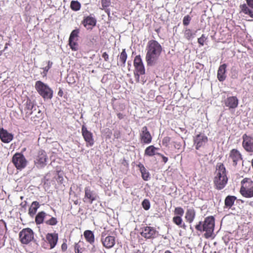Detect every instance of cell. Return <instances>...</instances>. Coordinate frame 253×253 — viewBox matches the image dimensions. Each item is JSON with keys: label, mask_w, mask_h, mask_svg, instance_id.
<instances>
[{"label": "cell", "mask_w": 253, "mask_h": 253, "mask_svg": "<svg viewBox=\"0 0 253 253\" xmlns=\"http://www.w3.org/2000/svg\"><path fill=\"white\" fill-rule=\"evenodd\" d=\"M85 197L87 199H88V200H90V201L91 202V203H92V201L96 200L95 195L89 189H87V188L86 189Z\"/></svg>", "instance_id": "1f68e13d"}, {"label": "cell", "mask_w": 253, "mask_h": 253, "mask_svg": "<svg viewBox=\"0 0 253 253\" xmlns=\"http://www.w3.org/2000/svg\"><path fill=\"white\" fill-rule=\"evenodd\" d=\"M84 237L90 243H93L95 241V236L93 232L90 230H86L84 232Z\"/></svg>", "instance_id": "d4e9b609"}, {"label": "cell", "mask_w": 253, "mask_h": 253, "mask_svg": "<svg viewBox=\"0 0 253 253\" xmlns=\"http://www.w3.org/2000/svg\"><path fill=\"white\" fill-rule=\"evenodd\" d=\"M156 231L153 227L147 226L142 228L140 230V234L147 239L152 238L155 236Z\"/></svg>", "instance_id": "4fadbf2b"}, {"label": "cell", "mask_w": 253, "mask_h": 253, "mask_svg": "<svg viewBox=\"0 0 253 253\" xmlns=\"http://www.w3.org/2000/svg\"><path fill=\"white\" fill-rule=\"evenodd\" d=\"M140 139L142 143L148 144L151 142L152 137L146 127H144L142 130L140 134Z\"/></svg>", "instance_id": "2e32d148"}, {"label": "cell", "mask_w": 253, "mask_h": 253, "mask_svg": "<svg viewBox=\"0 0 253 253\" xmlns=\"http://www.w3.org/2000/svg\"><path fill=\"white\" fill-rule=\"evenodd\" d=\"M215 227V218L213 216H208L202 224L203 231L205 232V236L208 238L211 236Z\"/></svg>", "instance_id": "5b68a950"}, {"label": "cell", "mask_w": 253, "mask_h": 253, "mask_svg": "<svg viewBox=\"0 0 253 253\" xmlns=\"http://www.w3.org/2000/svg\"><path fill=\"white\" fill-rule=\"evenodd\" d=\"M126 58H127V55L125 52V50H123L120 55L121 61L122 64H125L126 61Z\"/></svg>", "instance_id": "d6a6232c"}, {"label": "cell", "mask_w": 253, "mask_h": 253, "mask_svg": "<svg viewBox=\"0 0 253 253\" xmlns=\"http://www.w3.org/2000/svg\"><path fill=\"white\" fill-rule=\"evenodd\" d=\"M243 147L244 149L249 152H253V138L246 134L243 136Z\"/></svg>", "instance_id": "7c38bea8"}, {"label": "cell", "mask_w": 253, "mask_h": 253, "mask_svg": "<svg viewBox=\"0 0 253 253\" xmlns=\"http://www.w3.org/2000/svg\"><path fill=\"white\" fill-rule=\"evenodd\" d=\"M202 224H203V223L200 222L199 224L197 225L196 226V228L197 230H200V231H203V229H202Z\"/></svg>", "instance_id": "b9f144b4"}, {"label": "cell", "mask_w": 253, "mask_h": 253, "mask_svg": "<svg viewBox=\"0 0 253 253\" xmlns=\"http://www.w3.org/2000/svg\"><path fill=\"white\" fill-rule=\"evenodd\" d=\"M236 199V197L233 196H228L226 197L225 200V205L226 207L229 208L231 207Z\"/></svg>", "instance_id": "4316f807"}, {"label": "cell", "mask_w": 253, "mask_h": 253, "mask_svg": "<svg viewBox=\"0 0 253 253\" xmlns=\"http://www.w3.org/2000/svg\"><path fill=\"white\" fill-rule=\"evenodd\" d=\"M227 180L225 167L223 164L218 163L216 165L213 180L215 188L218 190L223 189L227 184Z\"/></svg>", "instance_id": "7a4b0ae2"}, {"label": "cell", "mask_w": 253, "mask_h": 253, "mask_svg": "<svg viewBox=\"0 0 253 253\" xmlns=\"http://www.w3.org/2000/svg\"><path fill=\"white\" fill-rule=\"evenodd\" d=\"M102 57L104 58V60H108V55L106 53L104 52V53H103V55H102Z\"/></svg>", "instance_id": "bcb514c9"}, {"label": "cell", "mask_w": 253, "mask_h": 253, "mask_svg": "<svg viewBox=\"0 0 253 253\" xmlns=\"http://www.w3.org/2000/svg\"><path fill=\"white\" fill-rule=\"evenodd\" d=\"M183 213L184 212H183V209L181 208H175V215H178L180 216H182L183 215Z\"/></svg>", "instance_id": "74e56055"}, {"label": "cell", "mask_w": 253, "mask_h": 253, "mask_svg": "<svg viewBox=\"0 0 253 253\" xmlns=\"http://www.w3.org/2000/svg\"><path fill=\"white\" fill-rule=\"evenodd\" d=\"M246 2L249 6L253 9V1H247Z\"/></svg>", "instance_id": "ee69618b"}, {"label": "cell", "mask_w": 253, "mask_h": 253, "mask_svg": "<svg viewBox=\"0 0 253 253\" xmlns=\"http://www.w3.org/2000/svg\"><path fill=\"white\" fill-rule=\"evenodd\" d=\"M230 157L232 159L235 165H236L239 160H242L241 154L236 150H232L230 153Z\"/></svg>", "instance_id": "7402d4cb"}, {"label": "cell", "mask_w": 253, "mask_h": 253, "mask_svg": "<svg viewBox=\"0 0 253 253\" xmlns=\"http://www.w3.org/2000/svg\"><path fill=\"white\" fill-rule=\"evenodd\" d=\"M134 65L135 70L138 73L140 74L141 75H144L145 74V68L140 55H137L135 57L134 61Z\"/></svg>", "instance_id": "8fae6325"}, {"label": "cell", "mask_w": 253, "mask_h": 253, "mask_svg": "<svg viewBox=\"0 0 253 253\" xmlns=\"http://www.w3.org/2000/svg\"><path fill=\"white\" fill-rule=\"evenodd\" d=\"M96 19L93 17L88 16L84 19L83 24L86 29L91 30L96 26Z\"/></svg>", "instance_id": "5bb4252c"}, {"label": "cell", "mask_w": 253, "mask_h": 253, "mask_svg": "<svg viewBox=\"0 0 253 253\" xmlns=\"http://www.w3.org/2000/svg\"><path fill=\"white\" fill-rule=\"evenodd\" d=\"M0 137L3 142L8 143L13 139L14 136L12 134L9 133L6 130L2 128L0 133Z\"/></svg>", "instance_id": "ac0fdd59"}, {"label": "cell", "mask_w": 253, "mask_h": 253, "mask_svg": "<svg viewBox=\"0 0 253 253\" xmlns=\"http://www.w3.org/2000/svg\"><path fill=\"white\" fill-rule=\"evenodd\" d=\"M165 253H172L171 252L169 251H167L165 252Z\"/></svg>", "instance_id": "7dc6e473"}, {"label": "cell", "mask_w": 253, "mask_h": 253, "mask_svg": "<svg viewBox=\"0 0 253 253\" xmlns=\"http://www.w3.org/2000/svg\"><path fill=\"white\" fill-rule=\"evenodd\" d=\"M240 193L246 198L253 197V182L250 178H245L241 182Z\"/></svg>", "instance_id": "277c9868"}, {"label": "cell", "mask_w": 253, "mask_h": 253, "mask_svg": "<svg viewBox=\"0 0 253 253\" xmlns=\"http://www.w3.org/2000/svg\"><path fill=\"white\" fill-rule=\"evenodd\" d=\"M240 9L243 13L249 15L252 18H253V11L248 8L246 4H244L240 6Z\"/></svg>", "instance_id": "83f0119b"}, {"label": "cell", "mask_w": 253, "mask_h": 253, "mask_svg": "<svg viewBox=\"0 0 253 253\" xmlns=\"http://www.w3.org/2000/svg\"><path fill=\"white\" fill-rule=\"evenodd\" d=\"M79 29H75L70 34L69 39V45L72 50L76 51L78 49V39H79Z\"/></svg>", "instance_id": "ba28073f"}, {"label": "cell", "mask_w": 253, "mask_h": 253, "mask_svg": "<svg viewBox=\"0 0 253 253\" xmlns=\"http://www.w3.org/2000/svg\"><path fill=\"white\" fill-rule=\"evenodd\" d=\"M46 239L50 246V249H52L55 247L58 240V234L57 233H48L46 235Z\"/></svg>", "instance_id": "e0dca14e"}, {"label": "cell", "mask_w": 253, "mask_h": 253, "mask_svg": "<svg viewBox=\"0 0 253 253\" xmlns=\"http://www.w3.org/2000/svg\"><path fill=\"white\" fill-rule=\"evenodd\" d=\"M46 216V213L44 212H41L38 213L35 218V222L37 224H41L43 223L45 216Z\"/></svg>", "instance_id": "f1b7e54d"}, {"label": "cell", "mask_w": 253, "mask_h": 253, "mask_svg": "<svg viewBox=\"0 0 253 253\" xmlns=\"http://www.w3.org/2000/svg\"><path fill=\"white\" fill-rule=\"evenodd\" d=\"M47 157L46 152L43 150H40L36 159V165L37 167L42 168L47 163Z\"/></svg>", "instance_id": "9c48e42d"}, {"label": "cell", "mask_w": 253, "mask_h": 253, "mask_svg": "<svg viewBox=\"0 0 253 253\" xmlns=\"http://www.w3.org/2000/svg\"><path fill=\"white\" fill-rule=\"evenodd\" d=\"M19 237L22 243L23 244H28L33 239V232L29 228L23 229L20 232Z\"/></svg>", "instance_id": "8992f818"}, {"label": "cell", "mask_w": 253, "mask_h": 253, "mask_svg": "<svg viewBox=\"0 0 253 253\" xmlns=\"http://www.w3.org/2000/svg\"><path fill=\"white\" fill-rule=\"evenodd\" d=\"M35 88L40 96L44 99H52L53 96L52 90L41 81H37L36 82Z\"/></svg>", "instance_id": "3957f363"}, {"label": "cell", "mask_w": 253, "mask_h": 253, "mask_svg": "<svg viewBox=\"0 0 253 253\" xmlns=\"http://www.w3.org/2000/svg\"><path fill=\"white\" fill-rule=\"evenodd\" d=\"M40 207L39 203L37 201L33 202L29 208V214L31 217H33L37 212V210Z\"/></svg>", "instance_id": "603a6c76"}, {"label": "cell", "mask_w": 253, "mask_h": 253, "mask_svg": "<svg viewBox=\"0 0 253 253\" xmlns=\"http://www.w3.org/2000/svg\"><path fill=\"white\" fill-rule=\"evenodd\" d=\"M225 104L229 108H236L238 106V100L236 96H230L226 99Z\"/></svg>", "instance_id": "ffe728a7"}, {"label": "cell", "mask_w": 253, "mask_h": 253, "mask_svg": "<svg viewBox=\"0 0 253 253\" xmlns=\"http://www.w3.org/2000/svg\"><path fill=\"white\" fill-rule=\"evenodd\" d=\"M195 212L193 209H189L186 212L185 218L189 223H192L195 217Z\"/></svg>", "instance_id": "484cf974"}, {"label": "cell", "mask_w": 253, "mask_h": 253, "mask_svg": "<svg viewBox=\"0 0 253 253\" xmlns=\"http://www.w3.org/2000/svg\"><path fill=\"white\" fill-rule=\"evenodd\" d=\"M226 64H224L220 66L218 71V79L221 82L224 81L226 77Z\"/></svg>", "instance_id": "d6986e66"}, {"label": "cell", "mask_w": 253, "mask_h": 253, "mask_svg": "<svg viewBox=\"0 0 253 253\" xmlns=\"http://www.w3.org/2000/svg\"><path fill=\"white\" fill-rule=\"evenodd\" d=\"M158 150L153 146H150L146 149L145 151V155L149 156H152L156 155V151Z\"/></svg>", "instance_id": "f546056e"}, {"label": "cell", "mask_w": 253, "mask_h": 253, "mask_svg": "<svg viewBox=\"0 0 253 253\" xmlns=\"http://www.w3.org/2000/svg\"><path fill=\"white\" fill-rule=\"evenodd\" d=\"M75 251L76 252V253H82L81 248H80V247L78 245H76V246H75Z\"/></svg>", "instance_id": "7bdbcfd3"}, {"label": "cell", "mask_w": 253, "mask_h": 253, "mask_svg": "<svg viewBox=\"0 0 253 253\" xmlns=\"http://www.w3.org/2000/svg\"><path fill=\"white\" fill-rule=\"evenodd\" d=\"M102 244L105 248H111L115 244V238L114 237L108 236L104 239V241H102Z\"/></svg>", "instance_id": "44dd1931"}, {"label": "cell", "mask_w": 253, "mask_h": 253, "mask_svg": "<svg viewBox=\"0 0 253 253\" xmlns=\"http://www.w3.org/2000/svg\"><path fill=\"white\" fill-rule=\"evenodd\" d=\"M61 248H62V250H63V251H65L66 250V249H67V244H66V243H63V244L62 245V246H61Z\"/></svg>", "instance_id": "f6af8a7d"}, {"label": "cell", "mask_w": 253, "mask_h": 253, "mask_svg": "<svg viewBox=\"0 0 253 253\" xmlns=\"http://www.w3.org/2000/svg\"><path fill=\"white\" fill-rule=\"evenodd\" d=\"M12 163L17 169L22 170L27 165V161L23 154L17 153L12 157Z\"/></svg>", "instance_id": "52a82bcc"}, {"label": "cell", "mask_w": 253, "mask_h": 253, "mask_svg": "<svg viewBox=\"0 0 253 253\" xmlns=\"http://www.w3.org/2000/svg\"><path fill=\"white\" fill-rule=\"evenodd\" d=\"M206 37H205L204 35H202V37L198 39V42L199 44L201 45H203L204 44V42L206 41Z\"/></svg>", "instance_id": "60d3db41"}, {"label": "cell", "mask_w": 253, "mask_h": 253, "mask_svg": "<svg viewBox=\"0 0 253 253\" xmlns=\"http://www.w3.org/2000/svg\"><path fill=\"white\" fill-rule=\"evenodd\" d=\"M162 49L157 42L151 40L148 42L147 47L146 60L148 65H154L160 57Z\"/></svg>", "instance_id": "6da1fadb"}, {"label": "cell", "mask_w": 253, "mask_h": 253, "mask_svg": "<svg viewBox=\"0 0 253 253\" xmlns=\"http://www.w3.org/2000/svg\"><path fill=\"white\" fill-rule=\"evenodd\" d=\"M139 167L142 174V178H143L144 180H149L150 178V173L144 168V167L143 166L142 164L139 163Z\"/></svg>", "instance_id": "cb8c5ba5"}, {"label": "cell", "mask_w": 253, "mask_h": 253, "mask_svg": "<svg viewBox=\"0 0 253 253\" xmlns=\"http://www.w3.org/2000/svg\"><path fill=\"white\" fill-rule=\"evenodd\" d=\"M251 163H252V167H253V160H252Z\"/></svg>", "instance_id": "c3c4849f"}, {"label": "cell", "mask_w": 253, "mask_h": 253, "mask_svg": "<svg viewBox=\"0 0 253 253\" xmlns=\"http://www.w3.org/2000/svg\"><path fill=\"white\" fill-rule=\"evenodd\" d=\"M191 20V17L189 15H186L184 17L183 20V25L185 26H188L189 25Z\"/></svg>", "instance_id": "d590c367"}, {"label": "cell", "mask_w": 253, "mask_h": 253, "mask_svg": "<svg viewBox=\"0 0 253 253\" xmlns=\"http://www.w3.org/2000/svg\"><path fill=\"white\" fill-rule=\"evenodd\" d=\"M52 65V63L49 62V63L48 64V65H47L46 67H45L44 69V71H43L44 76H46V75H47V72H48V70L50 68V67H51V66Z\"/></svg>", "instance_id": "ab89813d"}, {"label": "cell", "mask_w": 253, "mask_h": 253, "mask_svg": "<svg viewBox=\"0 0 253 253\" xmlns=\"http://www.w3.org/2000/svg\"><path fill=\"white\" fill-rule=\"evenodd\" d=\"M142 205L143 209H144L145 210H148L150 209V201L148 200H147V199H145V200H144L142 202Z\"/></svg>", "instance_id": "836d02e7"}, {"label": "cell", "mask_w": 253, "mask_h": 253, "mask_svg": "<svg viewBox=\"0 0 253 253\" xmlns=\"http://www.w3.org/2000/svg\"><path fill=\"white\" fill-rule=\"evenodd\" d=\"M46 224L49 225H51V226H55L57 224V220L56 218H52L50 220H48L46 222Z\"/></svg>", "instance_id": "8d00e7d4"}, {"label": "cell", "mask_w": 253, "mask_h": 253, "mask_svg": "<svg viewBox=\"0 0 253 253\" xmlns=\"http://www.w3.org/2000/svg\"><path fill=\"white\" fill-rule=\"evenodd\" d=\"M173 221H174V223H175V224L179 226L182 224V219L180 216H175L173 218Z\"/></svg>", "instance_id": "f35d334b"}, {"label": "cell", "mask_w": 253, "mask_h": 253, "mask_svg": "<svg viewBox=\"0 0 253 253\" xmlns=\"http://www.w3.org/2000/svg\"><path fill=\"white\" fill-rule=\"evenodd\" d=\"M82 135L84 137V140H85L87 144L90 147L93 146L94 143V139H93L92 133L88 131V130H87V128L84 125L82 126Z\"/></svg>", "instance_id": "30bf717a"}, {"label": "cell", "mask_w": 253, "mask_h": 253, "mask_svg": "<svg viewBox=\"0 0 253 253\" xmlns=\"http://www.w3.org/2000/svg\"><path fill=\"white\" fill-rule=\"evenodd\" d=\"M70 8L73 11H79L81 8V4L78 1H72L70 4Z\"/></svg>", "instance_id": "4dcf8cb0"}, {"label": "cell", "mask_w": 253, "mask_h": 253, "mask_svg": "<svg viewBox=\"0 0 253 253\" xmlns=\"http://www.w3.org/2000/svg\"><path fill=\"white\" fill-rule=\"evenodd\" d=\"M207 137L203 134H200L195 136L194 137V144L197 150H198L202 145L207 142Z\"/></svg>", "instance_id": "9a60e30c"}, {"label": "cell", "mask_w": 253, "mask_h": 253, "mask_svg": "<svg viewBox=\"0 0 253 253\" xmlns=\"http://www.w3.org/2000/svg\"><path fill=\"white\" fill-rule=\"evenodd\" d=\"M111 2L110 1H106V0H102L101 1V4L102 6L104 8V9H105L107 8L110 6Z\"/></svg>", "instance_id": "e575fe53"}]
</instances>
